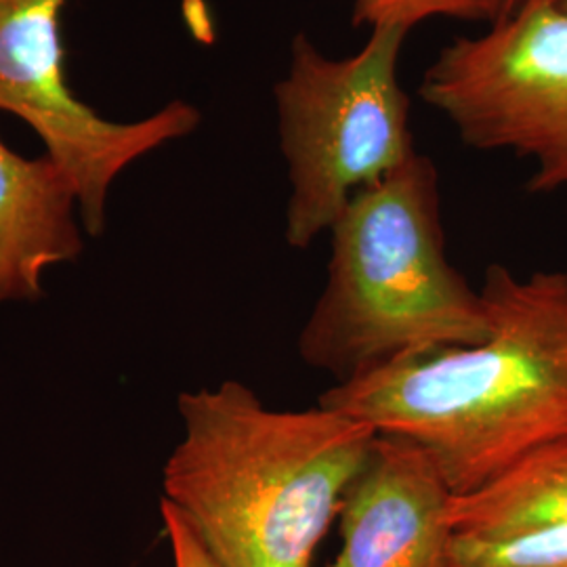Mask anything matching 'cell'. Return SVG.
<instances>
[{
	"label": "cell",
	"instance_id": "obj_9",
	"mask_svg": "<svg viewBox=\"0 0 567 567\" xmlns=\"http://www.w3.org/2000/svg\"><path fill=\"white\" fill-rule=\"evenodd\" d=\"M456 536L507 538L567 524V435L534 447L487 484L454 498Z\"/></svg>",
	"mask_w": 567,
	"mask_h": 567
},
{
	"label": "cell",
	"instance_id": "obj_7",
	"mask_svg": "<svg viewBox=\"0 0 567 567\" xmlns=\"http://www.w3.org/2000/svg\"><path fill=\"white\" fill-rule=\"evenodd\" d=\"M456 492L425 447L379 433L339 511L328 567H452Z\"/></svg>",
	"mask_w": 567,
	"mask_h": 567
},
{
	"label": "cell",
	"instance_id": "obj_2",
	"mask_svg": "<svg viewBox=\"0 0 567 567\" xmlns=\"http://www.w3.org/2000/svg\"><path fill=\"white\" fill-rule=\"evenodd\" d=\"M164 501L219 567H311L379 431L316 404L274 410L238 381L179 395Z\"/></svg>",
	"mask_w": 567,
	"mask_h": 567
},
{
	"label": "cell",
	"instance_id": "obj_5",
	"mask_svg": "<svg viewBox=\"0 0 567 567\" xmlns=\"http://www.w3.org/2000/svg\"><path fill=\"white\" fill-rule=\"evenodd\" d=\"M461 142L532 164L527 192L567 189V13L517 0L484 34L440 49L419 86Z\"/></svg>",
	"mask_w": 567,
	"mask_h": 567
},
{
	"label": "cell",
	"instance_id": "obj_11",
	"mask_svg": "<svg viewBox=\"0 0 567 567\" xmlns=\"http://www.w3.org/2000/svg\"><path fill=\"white\" fill-rule=\"evenodd\" d=\"M511 0H353V23L374 28H404L431 20L492 21L508 13Z\"/></svg>",
	"mask_w": 567,
	"mask_h": 567
},
{
	"label": "cell",
	"instance_id": "obj_8",
	"mask_svg": "<svg viewBox=\"0 0 567 567\" xmlns=\"http://www.w3.org/2000/svg\"><path fill=\"white\" fill-rule=\"evenodd\" d=\"M74 183L51 156L23 158L0 140V303L34 301L42 274L82 252Z\"/></svg>",
	"mask_w": 567,
	"mask_h": 567
},
{
	"label": "cell",
	"instance_id": "obj_4",
	"mask_svg": "<svg viewBox=\"0 0 567 567\" xmlns=\"http://www.w3.org/2000/svg\"><path fill=\"white\" fill-rule=\"evenodd\" d=\"M408 34L395 25L374 28L358 53L341 60L328 58L305 32L292 39L288 70L274 86L290 183L288 246H313L360 189L419 154L398 74Z\"/></svg>",
	"mask_w": 567,
	"mask_h": 567
},
{
	"label": "cell",
	"instance_id": "obj_3",
	"mask_svg": "<svg viewBox=\"0 0 567 567\" xmlns=\"http://www.w3.org/2000/svg\"><path fill=\"white\" fill-rule=\"evenodd\" d=\"M324 290L299 334L303 364L347 383L486 339L480 288L450 264L437 166L416 154L360 189L330 227Z\"/></svg>",
	"mask_w": 567,
	"mask_h": 567
},
{
	"label": "cell",
	"instance_id": "obj_10",
	"mask_svg": "<svg viewBox=\"0 0 567 567\" xmlns=\"http://www.w3.org/2000/svg\"><path fill=\"white\" fill-rule=\"evenodd\" d=\"M452 567H567V524L494 540L456 536Z\"/></svg>",
	"mask_w": 567,
	"mask_h": 567
},
{
	"label": "cell",
	"instance_id": "obj_12",
	"mask_svg": "<svg viewBox=\"0 0 567 567\" xmlns=\"http://www.w3.org/2000/svg\"><path fill=\"white\" fill-rule=\"evenodd\" d=\"M161 513H163L164 534L168 538V547L173 555V566L175 567H219L213 557L206 553L203 543L198 536L192 532L189 524L185 522L182 513L166 503L163 498L161 503Z\"/></svg>",
	"mask_w": 567,
	"mask_h": 567
},
{
	"label": "cell",
	"instance_id": "obj_13",
	"mask_svg": "<svg viewBox=\"0 0 567 567\" xmlns=\"http://www.w3.org/2000/svg\"><path fill=\"white\" fill-rule=\"evenodd\" d=\"M515 2H517V0H511V9H513V4H515ZM559 7H561V9L567 13V0H559ZM511 9H508V11H511Z\"/></svg>",
	"mask_w": 567,
	"mask_h": 567
},
{
	"label": "cell",
	"instance_id": "obj_6",
	"mask_svg": "<svg viewBox=\"0 0 567 567\" xmlns=\"http://www.w3.org/2000/svg\"><path fill=\"white\" fill-rule=\"evenodd\" d=\"M68 0H0V112L28 122L74 183L86 234L100 236L112 182L137 158L194 133L192 103L171 102L150 118L110 122L79 102L65 81L60 39Z\"/></svg>",
	"mask_w": 567,
	"mask_h": 567
},
{
	"label": "cell",
	"instance_id": "obj_1",
	"mask_svg": "<svg viewBox=\"0 0 567 567\" xmlns=\"http://www.w3.org/2000/svg\"><path fill=\"white\" fill-rule=\"evenodd\" d=\"M486 339L334 383L318 404L425 447L463 496L567 435V269L487 265Z\"/></svg>",
	"mask_w": 567,
	"mask_h": 567
}]
</instances>
